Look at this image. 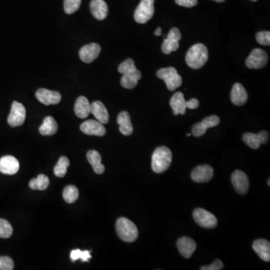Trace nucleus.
I'll return each instance as SVG.
<instances>
[{
    "mask_svg": "<svg viewBox=\"0 0 270 270\" xmlns=\"http://www.w3.org/2000/svg\"><path fill=\"white\" fill-rule=\"evenodd\" d=\"M207 47L203 44H196L189 48L186 56V61L191 69H200L208 60Z\"/></svg>",
    "mask_w": 270,
    "mask_h": 270,
    "instance_id": "obj_1",
    "label": "nucleus"
},
{
    "mask_svg": "<svg viewBox=\"0 0 270 270\" xmlns=\"http://www.w3.org/2000/svg\"><path fill=\"white\" fill-rule=\"evenodd\" d=\"M172 162V153L166 147H158L152 156V169L156 174L165 172Z\"/></svg>",
    "mask_w": 270,
    "mask_h": 270,
    "instance_id": "obj_2",
    "label": "nucleus"
},
{
    "mask_svg": "<svg viewBox=\"0 0 270 270\" xmlns=\"http://www.w3.org/2000/svg\"><path fill=\"white\" fill-rule=\"evenodd\" d=\"M116 230L119 237L126 243H133L138 237L137 226L132 221L124 217L116 221Z\"/></svg>",
    "mask_w": 270,
    "mask_h": 270,
    "instance_id": "obj_3",
    "label": "nucleus"
},
{
    "mask_svg": "<svg viewBox=\"0 0 270 270\" xmlns=\"http://www.w3.org/2000/svg\"><path fill=\"white\" fill-rule=\"evenodd\" d=\"M157 77L165 81L167 87L171 91L176 90L182 85V77L178 74L177 71L174 67L160 69L157 72Z\"/></svg>",
    "mask_w": 270,
    "mask_h": 270,
    "instance_id": "obj_4",
    "label": "nucleus"
},
{
    "mask_svg": "<svg viewBox=\"0 0 270 270\" xmlns=\"http://www.w3.org/2000/svg\"><path fill=\"white\" fill-rule=\"evenodd\" d=\"M155 0H141L135 12V21L138 23H147L151 20L155 12Z\"/></svg>",
    "mask_w": 270,
    "mask_h": 270,
    "instance_id": "obj_5",
    "label": "nucleus"
},
{
    "mask_svg": "<svg viewBox=\"0 0 270 270\" xmlns=\"http://www.w3.org/2000/svg\"><path fill=\"white\" fill-rule=\"evenodd\" d=\"M193 217L196 223L202 228L212 229L218 225L216 217L204 209H196L193 212Z\"/></svg>",
    "mask_w": 270,
    "mask_h": 270,
    "instance_id": "obj_6",
    "label": "nucleus"
},
{
    "mask_svg": "<svg viewBox=\"0 0 270 270\" xmlns=\"http://www.w3.org/2000/svg\"><path fill=\"white\" fill-rule=\"evenodd\" d=\"M268 55L265 51L260 48L253 50L246 61V66L249 69H260L267 65Z\"/></svg>",
    "mask_w": 270,
    "mask_h": 270,
    "instance_id": "obj_7",
    "label": "nucleus"
},
{
    "mask_svg": "<svg viewBox=\"0 0 270 270\" xmlns=\"http://www.w3.org/2000/svg\"><path fill=\"white\" fill-rule=\"evenodd\" d=\"M26 108L21 103L14 101L12 103V109L8 117V123L12 127H17L23 125L26 119Z\"/></svg>",
    "mask_w": 270,
    "mask_h": 270,
    "instance_id": "obj_8",
    "label": "nucleus"
},
{
    "mask_svg": "<svg viewBox=\"0 0 270 270\" xmlns=\"http://www.w3.org/2000/svg\"><path fill=\"white\" fill-rule=\"evenodd\" d=\"M219 123L220 119L218 116L215 115L210 116L203 119L201 122L193 125L192 129V135L195 137H201L206 133L207 129L215 127Z\"/></svg>",
    "mask_w": 270,
    "mask_h": 270,
    "instance_id": "obj_9",
    "label": "nucleus"
},
{
    "mask_svg": "<svg viewBox=\"0 0 270 270\" xmlns=\"http://www.w3.org/2000/svg\"><path fill=\"white\" fill-rule=\"evenodd\" d=\"M269 135L268 132H259L258 134L246 133L243 135V140L246 145L249 146L253 150H257L261 144H265L268 143Z\"/></svg>",
    "mask_w": 270,
    "mask_h": 270,
    "instance_id": "obj_10",
    "label": "nucleus"
},
{
    "mask_svg": "<svg viewBox=\"0 0 270 270\" xmlns=\"http://www.w3.org/2000/svg\"><path fill=\"white\" fill-rule=\"evenodd\" d=\"M233 188L239 194L244 195L249 189V180L247 175L243 171L236 170L231 176Z\"/></svg>",
    "mask_w": 270,
    "mask_h": 270,
    "instance_id": "obj_11",
    "label": "nucleus"
},
{
    "mask_svg": "<svg viewBox=\"0 0 270 270\" xmlns=\"http://www.w3.org/2000/svg\"><path fill=\"white\" fill-rule=\"evenodd\" d=\"M214 171L213 168L210 165H204L197 166L192 171V180L198 183H203V182H207L211 180L213 177Z\"/></svg>",
    "mask_w": 270,
    "mask_h": 270,
    "instance_id": "obj_12",
    "label": "nucleus"
},
{
    "mask_svg": "<svg viewBox=\"0 0 270 270\" xmlns=\"http://www.w3.org/2000/svg\"><path fill=\"white\" fill-rule=\"evenodd\" d=\"M101 47L96 43L86 44L81 47L79 51L80 59L86 63H91L95 59L98 58L101 53Z\"/></svg>",
    "mask_w": 270,
    "mask_h": 270,
    "instance_id": "obj_13",
    "label": "nucleus"
},
{
    "mask_svg": "<svg viewBox=\"0 0 270 270\" xmlns=\"http://www.w3.org/2000/svg\"><path fill=\"white\" fill-rule=\"evenodd\" d=\"M36 98L40 102L44 105H51V104H57L60 102V93L57 91H51L47 89H39L36 93Z\"/></svg>",
    "mask_w": 270,
    "mask_h": 270,
    "instance_id": "obj_14",
    "label": "nucleus"
},
{
    "mask_svg": "<svg viewBox=\"0 0 270 270\" xmlns=\"http://www.w3.org/2000/svg\"><path fill=\"white\" fill-rule=\"evenodd\" d=\"M80 130L86 135H93L98 137L104 136L106 133L104 125L98 120H93V119L83 122L80 125Z\"/></svg>",
    "mask_w": 270,
    "mask_h": 270,
    "instance_id": "obj_15",
    "label": "nucleus"
},
{
    "mask_svg": "<svg viewBox=\"0 0 270 270\" xmlns=\"http://www.w3.org/2000/svg\"><path fill=\"white\" fill-rule=\"evenodd\" d=\"M20 169V164L16 158L6 155L0 158V172L4 174L14 175Z\"/></svg>",
    "mask_w": 270,
    "mask_h": 270,
    "instance_id": "obj_16",
    "label": "nucleus"
},
{
    "mask_svg": "<svg viewBox=\"0 0 270 270\" xmlns=\"http://www.w3.org/2000/svg\"><path fill=\"white\" fill-rule=\"evenodd\" d=\"M176 246L181 255L186 258H190L197 249L195 242L187 236H183L178 239Z\"/></svg>",
    "mask_w": 270,
    "mask_h": 270,
    "instance_id": "obj_17",
    "label": "nucleus"
},
{
    "mask_svg": "<svg viewBox=\"0 0 270 270\" xmlns=\"http://www.w3.org/2000/svg\"><path fill=\"white\" fill-rule=\"evenodd\" d=\"M231 99L236 106H243L247 102L248 93L241 83H235L231 90Z\"/></svg>",
    "mask_w": 270,
    "mask_h": 270,
    "instance_id": "obj_18",
    "label": "nucleus"
},
{
    "mask_svg": "<svg viewBox=\"0 0 270 270\" xmlns=\"http://www.w3.org/2000/svg\"><path fill=\"white\" fill-rule=\"evenodd\" d=\"M170 105L173 109L174 115L177 116L179 114L184 115L187 108H186V101L183 93L181 92L175 93L170 101Z\"/></svg>",
    "mask_w": 270,
    "mask_h": 270,
    "instance_id": "obj_19",
    "label": "nucleus"
},
{
    "mask_svg": "<svg viewBox=\"0 0 270 270\" xmlns=\"http://www.w3.org/2000/svg\"><path fill=\"white\" fill-rule=\"evenodd\" d=\"M92 15L97 20H104L108 14V6L104 0H92L90 2Z\"/></svg>",
    "mask_w": 270,
    "mask_h": 270,
    "instance_id": "obj_20",
    "label": "nucleus"
},
{
    "mask_svg": "<svg viewBox=\"0 0 270 270\" xmlns=\"http://www.w3.org/2000/svg\"><path fill=\"white\" fill-rule=\"evenodd\" d=\"M253 249L260 259L269 262L270 260V243L267 239H260L254 241Z\"/></svg>",
    "mask_w": 270,
    "mask_h": 270,
    "instance_id": "obj_21",
    "label": "nucleus"
},
{
    "mask_svg": "<svg viewBox=\"0 0 270 270\" xmlns=\"http://www.w3.org/2000/svg\"><path fill=\"white\" fill-rule=\"evenodd\" d=\"M91 113L98 122L107 124L109 121V114L108 110L101 101H96L91 104Z\"/></svg>",
    "mask_w": 270,
    "mask_h": 270,
    "instance_id": "obj_22",
    "label": "nucleus"
},
{
    "mask_svg": "<svg viewBox=\"0 0 270 270\" xmlns=\"http://www.w3.org/2000/svg\"><path fill=\"white\" fill-rule=\"evenodd\" d=\"M75 112L77 117L85 119L91 113V104L84 96H80L75 105Z\"/></svg>",
    "mask_w": 270,
    "mask_h": 270,
    "instance_id": "obj_23",
    "label": "nucleus"
},
{
    "mask_svg": "<svg viewBox=\"0 0 270 270\" xmlns=\"http://www.w3.org/2000/svg\"><path fill=\"white\" fill-rule=\"evenodd\" d=\"M141 78V73L137 69L123 74L121 78V85L124 88L132 90L137 86V82Z\"/></svg>",
    "mask_w": 270,
    "mask_h": 270,
    "instance_id": "obj_24",
    "label": "nucleus"
},
{
    "mask_svg": "<svg viewBox=\"0 0 270 270\" xmlns=\"http://www.w3.org/2000/svg\"><path fill=\"white\" fill-rule=\"evenodd\" d=\"M117 123L119 125V132L125 136L133 133V125L131 122L130 115L127 111H122L117 116Z\"/></svg>",
    "mask_w": 270,
    "mask_h": 270,
    "instance_id": "obj_25",
    "label": "nucleus"
},
{
    "mask_svg": "<svg viewBox=\"0 0 270 270\" xmlns=\"http://www.w3.org/2000/svg\"><path fill=\"white\" fill-rule=\"evenodd\" d=\"M87 159L93 167L95 173L97 174H102L105 171V168L101 164V156L100 153L96 150H90L87 153Z\"/></svg>",
    "mask_w": 270,
    "mask_h": 270,
    "instance_id": "obj_26",
    "label": "nucleus"
},
{
    "mask_svg": "<svg viewBox=\"0 0 270 270\" xmlns=\"http://www.w3.org/2000/svg\"><path fill=\"white\" fill-rule=\"evenodd\" d=\"M57 130H58V125L57 121L52 116H47L39 128L40 134L44 136L54 135V134L57 133Z\"/></svg>",
    "mask_w": 270,
    "mask_h": 270,
    "instance_id": "obj_27",
    "label": "nucleus"
},
{
    "mask_svg": "<svg viewBox=\"0 0 270 270\" xmlns=\"http://www.w3.org/2000/svg\"><path fill=\"white\" fill-rule=\"evenodd\" d=\"M50 179L46 175L40 174L36 179L30 180L29 186L33 190H45L49 186Z\"/></svg>",
    "mask_w": 270,
    "mask_h": 270,
    "instance_id": "obj_28",
    "label": "nucleus"
},
{
    "mask_svg": "<svg viewBox=\"0 0 270 270\" xmlns=\"http://www.w3.org/2000/svg\"><path fill=\"white\" fill-rule=\"evenodd\" d=\"M70 165V161L69 158L65 156H62L57 162V165L54 168V174L57 177H64L66 174L67 169Z\"/></svg>",
    "mask_w": 270,
    "mask_h": 270,
    "instance_id": "obj_29",
    "label": "nucleus"
},
{
    "mask_svg": "<svg viewBox=\"0 0 270 270\" xmlns=\"http://www.w3.org/2000/svg\"><path fill=\"white\" fill-rule=\"evenodd\" d=\"M63 198L68 204H73L79 197L78 189L75 186H68L63 191Z\"/></svg>",
    "mask_w": 270,
    "mask_h": 270,
    "instance_id": "obj_30",
    "label": "nucleus"
},
{
    "mask_svg": "<svg viewBox=\"0 0 270 270\" xmlns=\"http://www.w3.org/2000/svg\"><path fill=\"white\" fill-rule=\"evenodd\" d=\"M13 233V228L11 224L5 219L0 218V238L8 239Z\"/></svg>",
    "mask_w": 270,
    "mask_h": 270,
    "instance_id": "obj_31",
    "label": "nucleus"
},
{
    "mask_svg": "<svg viewBox=\"0 0 270 270\" xmlns=\"http://www.w3.org/2000/svg\"><path fill=\"white\" fill-rule=\"evenodd\" d=\"M179 47V41L166 39L164 40V42L161 46V51L164 54H170L173 51H177Z\"/></svg>",
    "mask_w": 270,
    "mask_h": 270,
    "instance_id": "obj_32",
    "label": "nucleus"
},
{
    "mask_svg": "<svg viewBox=\"0 0 270 270\" xmlns=\"http://www.w3.org/2000/svg\"><path fill=\"white\" fill-rule=\"evenodd\" d=\"M81 0H64V10L68 15H72L78 10Z\"/></svg>",
    "mask_w": 270,
    "mask_h": 270,
    "instance_id": "obj_33",
    "label": "nucleus"
},
{
    "mask_svg": "<svg viewBox=\"0 0 270 270\" xmlns=\"http://www.w3.org/2000/svg\"><path fill=\"white\" fill-rule=\"evenodd\" d=\"M71 259L72 261L81 259L83 262L87 261L88 262L89 259L91 258L90 255V251H80V249H76V250L72 251L71 252Z\"/></svg>",
    "mask_w": 270,
    "mask_h": 270,
    "instance_id": "obj_34",
    "label": "nucleus"
},
{
    "mask_svg": "<svg viewBox=\"0 0 270 270\" xmlns=\"http://www.w3.org/2000/svg\"><path fill=\"white\" fill-rule=\"evenodd\" d=\"M135 69H136V66H135V62L132 59H126V60L122 62L119 65V67H118V72L119 73L122 74V75L132 72V71L135 70Z\"/></svg>",
    "mask_w": 270,
    "mask_h": 270,
    "instance_id": "obj_35",
    "label": "nucleus"
},
{
    "mask_svg": "<svg viewBox=\"0 0 270 270\" xmlns=\"http://www.w3.org/2000/svg\"><path fill=\"white\" fill-rule=\"evenodd\" d=\"M256 40L260 44L264 46H270V33L269 31L259 32L256 35Z\"/></svg>",
    "mask_w": 270,
    "mask_h": 270,
    "instance_id": "obj_36",
    "label": "nucleus"
},
{
    "mask_svg": "<svg viewBox=\"0 0 270 270\" xmlns=\"http://www.w3.org/2000/svg\"><path fill=\"white\" fill-rule=\"evenodd\" d=\"M15 267L13 260L7 256L0 257V270H12Z\"/></svg>",
    "mask_w": 270,
    "mask_h": 270,
    "instance_id": "obj_37",
    "label": "nucleus"
},
{
    "mask_svg": "<svg viewBox=\"0 0 270 270\" xmlns=\"http://www.w3.org/2000/svg\"><path fill=\"white\" fill-rule=\"evenodd\" d=\"M224 264L221 260H215L212 264H210L209 266H206V267H200L201 270H220L221 269H223Z\"/></svg>",
    "mask_w": 270,
    "mask_h": 270,
    "instance_id": "obj_38",
    "label": "nucleus"
},
{
    "mask_svg": "<svg viewBox=\"0 0 270 270\" xmlns=\"http://www.w3.org/2000/svg\"><path fill=\"white\" fill-rule=\"evenodd\" d=\"M181 38H182V35H181L179 29H177V28H173V29H171V31L169 32V33H168L167 39L179 41L181 39Z\"/></svg>",
    "mask_w": 270,
    "mask_h": 270,
    "instance_id": "obj_39",
    "label": "nucleus"
},
{
    "mask_svg": "<svg viewBox=\"0 0 270 270\" xmlns=\"http://www.w3.org/2000/svg\"><path fill=\"white\" fill-rule=\"evenodd\" d=\"M175 2L180 6L192 8L197 5L198 1L197 0H175Z\"/></svg>",
    "mask_w": 270,
    "mask_h": 270,
    "instance_id": "obj_40",
    "label": "nucleus"
},
{
    "mask_svg": "<svg viewBox=\"0 0 270 270\" xmlns=\"http://www.w3.org/2000/svg\"><path fill=\"white\" fill-rule=\"evenodd\" d=\"M199 101L196 98H192L189 101H186V108L191 110L197 109L199 107Z\"/></svg>",
    "mask_w": 270,
    "mask_h": 270,
    "instance_id": "obj_41",
    "label": "nucleus"
},
{
    "mask_svg": "<svg viewBox=\"0 0 270 270\" xmlns=\"http://www.w3.org/2000/svg\"><path fill=\"white\" fill-rule=\"evenodd\" d=\"M154 34H155V36H161V28L158 27V29H157V30H155V33H154Z\"/></svg>",
    "mask_w": 270,
    "mask_h": 270,
    "instance_id": "obj_42",
    "label": "nucleus"
},
{
    "mask_svg": "<svg viewBox=\"0 0 270 270\" xmlns=\"http://www.w3.org/2000/svg\"><path fill=\"white\" fill-rule=\"evenodd\" d=\"M214 1L217 2H225V0H214Z\"/></svg>",
    "mask_w": 270,
    "mask_h": 270,
    "instance_id": "obj_43",
    "label": "nucleus"
},
{
    "mask_svg": "<svg viewBox=\"0 0 270 270\" xmlns=\"http://www.w3.org/2000/svg\"><path fill=\"white\" fill-rule=\"evenodd\" d=\"M186 136H187V137H190L191 134L190 133L187 134V135H186Z\"/></svg>",
    "mask_w": 270,
    "mask_h": 270,
    "instance_id": "obj_44",
    "label": "nucleus"
},
{
    "mask_svg": "<svg viewBox=\"0 0 270 270\" xmlns=\"http://www.w3.org/2000/svg\"><path fill=\"white\" fill-rule=\"evenodd\" d=\"M270 179H269V181H268V186H270Z\"/></svg>",
    "mask_w": 270,
    "mask_h": 270,
    "instance_id": "obj_45",
    "label": "nucleus"
},
{
    "mask_svg": "<svg viewBox=\"0 0 270 270\" xmlns=\"http://www.w3.org/2000/svg\"><path fill=\"white\" fill-rule=\"evenodd\" d=\"M251 1H253V2H256V1H257V0H251Z\"/></svg>",
    "mask_w": 270,
    "mask_h": 270,
    "instance_id": "obj_46",
    "label": "nucleus"
}]
</instances>
